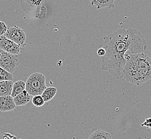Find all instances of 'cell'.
<instances>
[{"label": "cell", "instance_id": "17", "mask_svg": "<svg viewBox=\"0 0 151 139\" xmlns=\"http://www.w3.org/2000/svg\"><path fill=\"white\" fill-rule=\"evenodd\" d=\"M8 29L6 24L3 21H0V36L3 35Z\"/></svg>", "mask_w": 151, "mask_h": 139}, {"label": "cell", "instance_id": "7", "mask_svg": "<svg viewBox=\"0 0 151 139\" xmlns=\"http://www.w3.org/2000/svg\"><path fill=\"white\" fill-rule=\"evenodd\" d=\"M0 48L11 54L18 55L22 52L23 48L4 35H2L0 36Z\"/></svg>", "mask_w": 151, "mask_h": 139}, {"label": "cell", "instance_id": "9", "mask_svg": "<svg viewBox=\"0 0 151 139\" xmlns=\"http://www.w3.org/2000/svg\"><path fill=\"white\" fill-rule=\"evenodd\" d=\"M116 0H90L92 6H96L98 10L107 8L112 9L115 7Z\"/></svg>", "mask_w": 151, "mask_h": 139}, {"label": "cell", "instance_id": "19", "mask_svg": "<svg viewBox=\"0 0 151 139\" xmlns=\"http://www.w3.org/2000/svg\"><path fill=\"white\" fill-rule=\"evenodd\" d=\"M2 138L3 139H17V137L10 133H4L2 134Z\"/></svg>", "mask_w": 151, "mask_h": 139}, {"label": "cell", "instance_id": "5", "mask_svg": "<svg viewBox=\"0 0 151 139\" xmlns=\"http://www.w3.org/2000/svg\"><path fill=\"white\" fill-rule=\"evenodd\" d=\"M19 64L18 55L11 54L0 48V67L9 72H14Z\"/></svg>", "mask_w": 151, "mask_h": 139}, {"label": "cell", "instance_id": "15", "mask_svg": "<svg viewBox=\"0 0 151 139\" xmlns=\"http://www.w3.org/2000/svg\"><path fill=\"white\" fill-rule=\"evenodd\" d=\"M14 76L12 73L9 72L3 67H0V81L10 80H12Z\"/></svg>", "mask_w": 151, "mask_h": 139}, {"label": "cell", "instance_id": "4", "mask_svg": "<svg viewBox=\"0 0 151 139\" xmlns=\"http://www.w3.org/2000/svg\"><path fill=\"white\" fill-rule=\"evenodd\" d=\"M26 90L31 96L41 95L47 88L45 76L40 73H34L26 82Z\"/></svg>", "mask_w": 151, "mask_h": 139}, {"label": "cell", "instance_id": "10", "mask_svg": "<svg viewBox=\"0 0 151 139\" xmlns=\"http://www.w3.org/2000/svg\"><path fill=\"white\" fill-rule=\"evenodd\" d=\"M31 95L26 90L14 97L16 106H23L28 103L31 100Z\"/></svg>", "mask_w": 151, "mask_h": 139}, {"label": "cell", "instance_id": "2", "mask_svg": "<svg viewBox=\"0 0 151 139\" xmlns=\"http://www.w3.org/2000/svg\"><path fill=\"white\" fill-rule=\"evenodd\" d=\"M126 81L140 86L151 79V58L144 52L131 54L123 70Z\"/></svg>", "mask_w": 151, "mask_h": 139}, {"label": "cell", "instance_id": "14", "mask_svg": "<svg viewBox=\"0 0 151 139\" xmlns=\"http://www.w3.org/2000/svg\"><path fill=\"white\" fill-rule=\"evenodd\" d=\"M111 138L112 137L110 134L101 130H95L88 137L89 139H111Z\"/></svg>", "mask_w": 151, "mask_h": 139}, {"label": "cell", "instance_id": "12", "mask_svg": "<svg viewBox=\"0 0 151 139\" xmlns=\"http://www.w3.org/2000/svg\"><path fill=\"white\" fill-rule=\"evenodd\" d=\"M26 90V83L23 80H18L15 82L13 85L12 90V97H14L18 94L22 93L24 90Z\"/></svg>", "mask_w": 151, "mask_h": 139}, {"label": "cell", "instance_id": "21", "mask_svg": "<svg viewBox=\"0 0 151 139\" xmlns=\"http://www.w3.org/2000/svg\"><path fill=\"white\" fill-rule=\"evenodd\" d=\"M147 131H148V132L150 133L151 134V129H150V130H147Z\"/></svg>", "mask_w": 151, "mask_h": 139}, {"label": "cell", "instance_id": "16", "mask_svg": "<svg viewBox=\"0 0 151 139\" xmlns=\"http://www.w3.org/2000/svg\"><path fill=\"white\" fill-rule=\"evenodd\" d=\"M32 102V104L37 107H41L43 106L45 103L41 95L33 96Z\"/></svg>", "mask_w": 151, "mask_h": 139}, {"label": "cell", "instance_id": "11", "mask_svg": "<svg viewBox=\"0 0 151 139\" xmlns=\"http://www.w3.org/2000/svg\"><path fill=\"white\" fill-rule=\"evenodd\" d=\"M13 85V81L10 80L0 81V96L11 95Z\"/></svg>", "mask_w": 151, "mask_h": 139}, {"label": "cell", "instance_id": "8", "mask_svg": "<svg viewBox=\"0 0 151 139\" xmlns=\"http://www.w3.org/2000/svg\"><path fill=\"white\" fill-rule=\"evenodd\" d=\"M16 107L14 97L11 95L0 96V111L8 112L14 110Z\"/></svg>", "mask_w": 151, "mask_h": 139}, {"label": "cell", "instance_id": "22", "mask_svg": "<svg viewBox=\"0 0 151 139\" xmlns=\"http://www.w3.org/2000/svg\"><path fill=\"white\" fill-rule=\"evenodd\" d=\"M1 134L0 133V138H1Z\"/></svg>", "mask_w": 151, "mask_h": 139}, {"label": "cell", "instance_id": "13", "mask_svg": "<svg viewBox=\"0 0 151 139\" xmlns=\"http://www.w3.org/2000/svg\"><path fill=\"white\" fill-rule=\"evenodd\" d=\"M57 93V88L55 87H47L43 93H42L41 96L43 97L45 102H49L52 100Z\"/></svg>", "mask_w": 151, "mask_h": 139}, {"label": "cell", "instance_id": "6", "mask_svg": "<svg viewBox=\"0 0 151 139\" xmlns=\"http://www.w3.org/2000/svg\"><path fill=\"white\" fill-rule=\"evenodd\" d=\"M3 35L23 48L25 46L26 39L25 33L24 30L18 26L15 25L9 28Z\"/></svg>", "mask_w": 151, "mask_h": 139}, {"label": "cell", "instance_id": "20", "mask_svg": "<svg viewBox=\"0 0 151 139\" xmlns=\"http://www.w3.org/2000/svg\"><path fill=\"white\" fill-rule=\"evenodd\" d=\"M97 54L100 57H102L106 54V50L104 47L100 48L97 50Z\"/></svg>", "mask_w": 151, "mask_h": 139}, {"label": "cell", "instance_id": "3", "mask_svg": "<svg viewBox=\"0 0 151 139\" xmlns=\"http://www.w3.org/2000/svg\"><path fill=\"white\" fill-rule=\"evenodd\" d=\"M57 0H20L21 8L24 12L39 19L46 18L47 10Z\"/></svg>", "mask_w": 151, "mask_h": 139}, {"label": "cell", "instance_id": "1", "mask_svg": "<svg viewBox=\"0 0 151 139\" xmlns=\"http://www.w3.org/2000/svg\"><path fill=\"white\" fill-rule=\"evenodd\" d=\"M102 39L106 54L101 57V69L117 79L123 78L127 54L144 52L147 47L144 36L141 32L132 28L119 29L104 36Z\"/></svg>", "mask_w": 151, "mask_h": 139}, {"label": "cell", "instance_id": "18", "mask_svg": "<svg viewBox=\"0 0 151 139\" xmlns=\"http://www.w3.org/2000/svg\"><path fill=\"white\" fill-rule=\"evenodd\" d=\"M142 127H144L147 130L151 128V118H147L145 120L141 125Z\"/></svg>", "mask_w": 151, "mask_h": 139}]
</instances>
